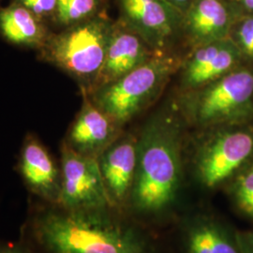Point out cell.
<instances>
[{"label":"cell","instance_id":"6da1fadb","mask_svg":"<svg viewBox=\"0 0 253 253\" xmlns=\"http://www.w3.org/2000/svg\"><path fill=\"white\" fill-rule=\"evenodd\" d=\"M115 209L71 211L29 198L20 237L37 253H148Z\"/></svg>","mask_w":253,"mask_h":253},{"label":"cell","instance_id":"7a4b0ae2","mask_svg":"<svg viewBox=\"0 0 253 253\" xmlns=\"http://www.w3.org/2000/svg\"><path fill=\"white\" fill-rule=\"evenodd\" d=\"M181 179V128L172 116L160 115L137 140V167L130 198L145 213H157L175 199Z\"/></svg>","mask_w":253,"mask_h":253},{"label":"cell","instance_id":"3957f363","mask_svg":"<svg viewBox=\"0 0 253 253\" xmlns=\"http://www.w3.org/2000/svg\"><path fill=\"white\" fill-rule=\"evenodd\" d=\"M115 26L93 17L59 29L37 52L38 59L58 69L79 85L83 95L90 93L100 73Z\"/></svg>","mask_w":253,"mask_h":253},{"label":"cell","instance_id":"277c9868","mask_svg":"<svg viewBox=\"0 0 253 253\" xmlns=\"http://www.w3.org/2000/svg\"><path fill=\"white\" fill-rule=\"evenodd\" d=\"M180 64L176 56L158 50L135 70L86 96L121 127L153 100Z\"/></svg>","mask_w":253,"mask_h":253},{"label":"cell","instance_id":"5b68a950","mask_svg":"<svg viewBox=\"0 0 253 253\" xmlns=\"http://www.w3.org/2000/svg\"><path fill=\"white\" fill-rule=\"evenodd\" d=\"M253 96V73L245 69L236 70L188 91L183 108L193 124L211 127L244 116Z\"/></svg>","mask_w":253,"mask_h":253},{"label":"cell","instance_id":"8992f818","mask_svg":"<svg viewBox=\"0 0 253 253\" xmlns=\"http://www.w3.org/2000/svg\"><path fill=\"white\" fill-rule=\"evenodd\" d=\"M61 192L58 205L71 211H94L111 205L96 158L76 153L60 145Z\"/></svg>","mask_w":253,"mask_h":253},{"label":"cell","instance_id":"52a82bcc","mask_svg":"<svg viewBox=\"0 0 253 253\" xmlns=\"http://www.w3.org/2000/svg\"><path fill=\"white\" fill-rule=\"evenodd\" d=\"M253 153V135L245 130L221 131L202 145L196 172L208 188H215L236 172Z\"/></svg>","mask_w":253,"mask_h":253},{"label":"cell","instance_id":"ba28073f","mask_svg":"<svg viewBox=\"0 0 253 253\" xmlns=\"http://www.w3.org/2000/svg\"><path fill=\"white\" fill-rule=\"evenodd\" d=\"M16 171L29 198L58 204L61 192V167L38 136L28 132L19 151Z\"/></svg>","mask_w":253,"mask_h":253},{"label":"cell","instance_id":"9c48e42d","mask_svg":"<svg viewBox=\"0 0 253 253\" xmlns=\"http://www.w3.org/2000/svg\"><path fill=\"white\" fill-rule=\"evenodd\" d=\"M119 126L98 108L86 95L61 144L76 153L98 158L119 134Z\"/></svg>","mask_w":253,"mask_h":253},{"label":"cell","instance_id":"30bf717a","mask_svg":"<svg viewBox=\"0 0 253 253\" xmlns=\"http://www.w3.org/2000/svg\"><path fill=\"white\" fill-rule=\"evenodd\" d=\"M239 54L237 46L228 38L195 47L183 63L182 88L187 92L197 89L234 71Z\"/></svg>","mask_w":253,"mask_h":253},{"label":"cell","instance_id":"8fae6325","mask_svg":"<svg viewBox=\"0 0 253 253\" xmlns=\"http://www.w3.org/2000/svg\"><path fill=\"white\" fill-rule=\"evenodd\" d=\"M111 205L121 206L130 195L137 167V140L118 136L97 158Z\"/></svg>","mask_w":253,"mask_h":253},{"label":"cell","instance_id":"7c38bea8","mask_svg":"<svg viewBox=\"0 0 253 253\" xmlns=\"http://www.w3.org/2000/svg\"><path fill=\"white\" fill-rule=\"evenodd\" d=\"M157 51L134 30L115 26L104 62L92 91L135 70L149 60Z\"/></svg>","mask_w":253,"mask_h":253},{"label":"cell","instance_id":"4fadbf2b","mask_svg":"<svg viewBox=\"0 0 253 253\" xmlns=\"http://www.w3.org/2000/svg\"><path fill=\"white\" fill-rule=\"evenodd\" d=\"M121 6L136 32L155 50H161L175 30L176 20L164 0H121Z\"/></svg>","mask_w":253,"mask_h":253},{"label":"cell","instance_id":"5bb4252c","mask_svg":"<svg viewBox=\"0 0 253 253\" xmlns=\"http://www.w3.org/2000/svg\"><path fill=\"white\" fill-rule=\"evenodd\" d=\"M52 33L49 24L17 3L0 8V37L11 45L38 52Z\"/></svg>","mask_w":253,"mask_h":253},{"label":"cell","instance_id":"9a60e30c","mask_svg":"<svg viewBox=\"0 0 253 253\" xmlns=\"http://www.w3.org/2000/svg\"><path fill=\"white\" fill-rule=\"evenodd\" d=\"M186 30L195 47L227 39L230 17L226 7L220 0H198L188 12Z\"/></svg>","mask_w":253,"mask_h":253},{"label":"cell","instance_id":"2e32d148","mask_svg":"<svg viewBox=\"0 0 253 253\" xmlns=\"http://www.w3.org/2000/svg\"><path fill=\"white\" fill-rule=\"evenodd\" d=\"M188 247L189 253H238L224 232L212 222H201L192 227Z\"/></svg>","mask_w":253,"mask_h":253},{"label":"cell","instance_id":"e0dca14e","mask_svg":"<svg viewBox=\"0 0 253 253\" xmlns=\"http://www.w3.org/2000/svg\"><path fill=\"white\" fill-rule=\"evenodd\" d=\"M99 6L100 0H57L53 25L63 29L93 18Z\"/></svg>","mask_w":253,"mask_h":253},{"label":"cell","instance_id":"ac0fdd59","mask_svg":"<svg viewBox=\"0 0 253 253\" xmlns=\"http://www.w3.org/2000/svg\"><path fill=\"white\" fill-rule=\"evenodd\" d=\"M234 193L237 207L253 217V164L236 181Z\"/></svg>","mask_w":253,"mask_h":253},{"label":"cell","instance_id":"d6986e66","mask_svg":"<svg viewBox=\"0 0 253 253\" xmlns=\"http://www.w3.org/2000/svg\"><path fill=\"white\" fill-rule=\"evenodd\" d=\"M13 2L25 7L47 24L54 23L57 0H13Z\"/></svg>","mask_w":253,"mask_h":253},{"label":"cell","instance_id":"ffe728a7","mask_svg":"<svg viewBox=\"0 0 253 253\" xmlns=\"http://www.w3.org/2000/svg\"><path fill=\"white\" fill-rule=\"evenodd\" d=\"M237 48L246 55L253 58V18L245 20L239 26L237 32Z\"/></svg>","mask_w":253,"mask_h":253},{"label":"cell","instance_id":"44dd1931","mask_svg":"<svg viewBox=\"0 0 253 253\" xmlns=\"http://www.w3.org/2000/svg\"><path fill=\"white\" fill-rule=\"evenodd\" d=\"M0 253H37L35 250L19 236L16 240L0 239Z\"/></svg>","mask_w":253,"mask_h":253},{"label":"cell","instance_id":"7402d4cb","mask_svg":"<svg viewBox=\"0 0 253 253\" xmlns=\"http://www.w3.org/2000/svg\"><path fill=\"white\" fill-rule=\"evenodd\" d=\"M245 240H246V244H247V248L249 250V253H253V233L246 235Z\"/></svg>","mask_w":253,"mask_h":253},{"label":"cell","instance_id":"603a6c76","mask_svg":"<svg viewBox=\"0 0 253 253\" xmlns=\"http://www.w3.org/2000/svg\"><path fill=\"white\" fill-rule=\"evenodd\" d=\"M244 8L250 10H253V0H236Z\"/></svg>","mask_w":253,"mask_h":253},{"label":"cell","instance_id":"cb8c5ba5","mask_svg":"<svg viewBox=\"0 0 253 253\" xmlns=\"http://www.w3.org/2000/svg\"><path fill=\"white\" fill-rule=\"evenodd\" d=\"M165 2H171V3H174L175 5H184L185 3H187L190 0H164Z\"/></svg>","mask_w":253,"mask_h":253},{"label":"cell","instance_id":"d4e9b609","mask_svg":"<svg viewBox=\"0 0 253 253\" xmlns=\"http://www.w3.org/2000/svg\"><path fill=\"white\" fill-rule=\"evenodd\" d=\"M0 1H1V0H0Z\"/></svg>","mask_w":253,"mask_h":253}]
</instances>
